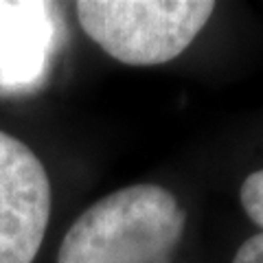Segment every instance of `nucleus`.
<instances>
[{
  "label": "nucleus",
  "instance_id": "nucleus-1",
  "mask_svg": "<svg viewBox=\"0 0 263 263\" xmlns=\"http://www.w3.org/2000/svg\"><path fill=\"white\" fill-rule=\"evenodd\" d=\"M186 213L160 184H132L101 197L68 228L57 263H171Z\"/></svg>",
  "mask_w": 263,
  "mask_h": 263
},
{
  "label": "nucleus",
  "instance_id": "nucleus-2",
  "mask_svg": "<svg viewBox=\"0 0 263 263\" xmlns=\"http://www.w3.org/2000/svg\"><path fill=\"white\" fill-rule=\"evenodd\" d=\"M79 27L127 66H158L182 55L215 11L211 0H81Z\"/></svg>",
  "mask_w": 263,
  "mask_h": 263
},
{
  "label": "nucleus",
  "instance_id": "nucleus-3",
  "mask_svg": "<svg viewBox=\"0 0 263 263\" xmlns=\"http://www.w3.org/2000/svg\"><path fill=\"white\" fill-rule=\"evenodd\" d=\"M51 180L27 143L0 129V263H33L51 219Z\"/></svg>",
  "mask_w": 263,
  "mask_h": 263
},
{
  "label": "nucleus",
  "instance_id": "nucleus-4",
  "mask_svg": "<svg viewBox=\"0 0 263 263\" xmlns=\"http://www.w3.org/2000/svg\"><path fill=\"white\" fill-rule=\"evenodd\" d=\"M239 200H241L246 215H248L263 233V169L252 171V174L243 180Z\"/></svg>",
  "mask_w": 263,
  "mask_h": 263
},
{
  "label": "nucleus",
  "instance_id": "nucleus-5",
  "mask_svg": "<svg viewBox=\"0 0 263 263\" xmlns=\"http://www.w3.org/2000/svg\"><path fill=\"white\" fill-rule=\"evenodd\" d=\"M233 263H263V233L248 237L239 246Z\"/></svg>",
  "mask_w": 263,
  "mask_h": 263
}]
</instances>
